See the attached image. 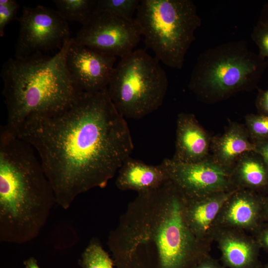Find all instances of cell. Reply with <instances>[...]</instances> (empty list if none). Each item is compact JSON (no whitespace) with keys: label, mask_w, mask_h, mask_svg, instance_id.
Instances as JSON below:
<instances>
[{"label":"cell","mask_w":268,"mask_h":268,"mask_svg":"<svg viewBox=\"0 0 268 268\" xmlns=\"http://www.w3.org/2000/svg\"><path fill=\"white\" fill-rule=\"evenodd\" d=\"M263 196L249 190L237 189L222 207L215 221L218 228H233L254 234L264 222Z\"/></svg>","instance_id":"obj_12"},{"label":"cell","mask_w":268,"mask_h":268,"mask_svg":"<svg viewBox=\"0 0 268 268\" xmlns=\"http://www.w3.org/2000/svg\"><path fill=\"white\" fill-rule=\"evenodd\" d=\"M19 8L15 0H0V36L3 37L6 26L12 21L18 19Z\"/></svg>","instance_id":"obj_23"},{"label":"cell","mask_w":268,"mask_h":268,"mask_svg":"<svg viewBox=\"0 0 268 268\" xmlns=\"http://www.w3.org/2000/svg\"><path fill=\"white\" fill-rule=\"evenodd\" d=\"M82 268H114L113 260L97 238H92L79 261Z\"/></svg>","instance_id":"obj_20"},{"label":"cell","mask_w":268,"mask_h":268,"mask_svg":"<svg viewBox=\"0 0 268 268\" xmlns=\"http://www.w3.org/2000/svg\"><path fill=\"white\" fill-rule=\"evenodd\" d=\"M186 201L169 180L138 193L108 236L116 268H192L209 255L187 223Z\"/></svg>","instance_id":"obj_2"},{"label":"cell","mask_w":268,"mask_h":268,"mask_svg":"<svg viewBox=\"0 0 268 268\" xmlns=\"http://www.w3.org/2000/svg\"><path fill=\"white\" fill-rule=\"evenodd\" d=\"M57 11L66 21L86 23L94 12L96 0H55Z\"/></svg>","instance_id":"obj_19"},{"label":"cell","mask_w":268,"mask_h":268,"mask_svg":"<svg viewBox=\"0 0 268 268\" xmlns=\"http://www.w3.org/2000/svg\"><path fill=\"white\" fill-rule=\"evenodd\" d=\"M245 126L252 142L268 139V116L249 114L245 117Z\"/></svg>","instance_id":"obj_22"},{"label":"cell","mask_w":268,"mask_h":268,"mask_svg":"<svg viewBox=\"0 0 268 268\" xmlns=\"http://www.w3.org/2000/svg\"><path fill=\"white\" fill-rule=\"evenodd\" d=\"M259 21L268 24V4L265 6L262 16Z\"/></svg>","instance_id":"obj_31"},{"label":"cell","mask_w":268,"mask_h":268,"mask_svg":"<svg viewBox=\"0 0 268 268\" xmlns=\"http://www.w3.org/2000/svg\"><path fill=\"white\" fill-rule=\"evenodd\" d=\"M254 234L260 248L268 252V222H264Z\"/></svg>","instance_id":"obj_25"},{"label":"cell","mask_w":268,"mask_h":268,"mask_svg":"<svg viewBox=\"0 0 268 268\" xmlns=\"http://www.w3.org/2000/svg\"><path fill=\"white\" fill-rule=\"evenodd\" d=\"M116 57L75 42L72 38L66 59L67 69L76 84L85 93L107 88Z\"/></svg>","instance_id":"obj_11"},{"label":"cell","mask_w":268,"mask_h":268,"mask_svg":"<svg viewBox=\"0 0 268 268\" xmlns=\"http://www.w3.org/2000/svg\"><path fill=\"white\" fill-rule=\"evenodd\" d=\"M267 66L265 59L251 51L246 41H229L200 54L188 86L199 100L218 102L256 88Z\"/></svg>","instance_id":"obj_5"},{"label":"cell","mask_w":268,"mask_h":268,"mask_svg":"<svg viewBox=\"0 0 268 268\" xmlns=\"http://www.w3.org/2000/svg\"><path fill=\"white\" fill-rule=\"evenodd\" d=\"M231 178L237 189L263 196L268 194V167L255 151L245 152L239 157L231 169Z\"/></svg>","instance_id":"obj_18"},{"label":"cell","mask_w":268,"mask_h":268,"mask_svg":"<svg viewBox=\"0 0 268 268\" xmlns=\"http://www.w3.org/2000/svg\"><path fill=\"white\" fill-rule=\"evenodd\" d=\"M56 200L33 148L1 127L0 241L21 244L38 236Z\"/></svg>","instance_id":"obj_3"},{"label":"cell","mask_w":268,"mask_h":268,"mask_svg":"<svg viewBox=\"0 0 268 268\" xmlns=\"http://www.w3.org/2000/svg\"><path fill=\"white\" fill-rule=\"evenodd\" d=\"M264 268H268V263L265 266Z\"/></svg>","instance_id":"obj_32"},{"label":"cell","mask_w":268,"mask_h":268,"mask_svg":"<svg viewBox=\"0 0 268 268\" xmlns=\"http://www.w3.org/2000/svg\"><path fill=\"white\" fill-rule=\"evenodd\" d=\"M192 268H223L210 255L201 260Z\"/></svg>","instance_id":"obj_28"},{"label":"cell","mask_w":268,"mask_h":268,"mask_svg":"<svg viewBox=\"0 0 268 268\" xmlns=\"http://www.w3.org/2000/svg\"><path fill=\"white\" fill-rule=\"evenodd\" d=\"M168 180L162 163L148 165L130 157L118 171L116 185L121 191L132 190L139 193L157 188Z\"/></svg>","instance_id":"obj_17"},{"label":"cell","mask_w":268,"mask_h":268,"mask_svg":"<svg viewBox=\"0 0 268 268\" xmlns=\"http://www.w3.org/2000/svg\"><path fill=\"white\" fill-rule=\"evenodd\" d=\"M25 268H40L37 261L34 257H30L23 262Z\"/></svg>","instance_id":"obj_29"},{"label":"cell","mask_w":268,"mask_h":268,"mask_svg":"<svg viewBox=\"0 0 268 268\" xmlns=\"http://www.w3.org/2000/svg\"><path fill=\"white\" fill-rule=\"evenodd\" d=\"M220 251L224 265L228 268H261V249L254 236L239 229L218 228L213 241Z\"/></svg>","instance_id":"obj_13"},{"label":"cell","mask_w":268,"mask_h":268,"mask_svg":"<svg viewBox=\"0 0 268 268\" xmlns=\"http://www.w3.org/2000/svg\"><path fill=\"white\" fill-rule=\"evenodd\" d=\"M141 35L135 18L94 11L73 38L79 44L122 58L134 51Z\"/></svg>","instance_id":"obj_9"},{"label":"cell","mask_w":268,"mask_h":268,"mask_svg":"<svg viewBox=\"0 0 268 268\" xmlns=\"http://www.w3.org/2000/svg\"><path fill=\"white\" fill-rule=\"evenodd\" d=\"M251 37L259 48V54L268 59V24L259 21L253 29Z\"/></svg>","instance_id":"obj_24"},{"label":"cell","mask_w":268,"mask_h":268,"mask_svg":"<svg viewBox=\"0 0 268 268\" xmlns=\"http://www.w3.org/2000/svg\"><path fill=\"white\" fill-rule=\"evenodd\" d=\"M147 48L171 68H182L185 56L201 24L191 0H142L135 18Z\"/></svg>","instance_id":"obj_6"},{"label":"cell","mask_w":268,"mask_h":268,"mask_svg":"<svg viewBox=\"0 0 268 268\" xmlns=\"http://www.w3.org/2000/svg\"><path fill=\"white\" fill-rule=\"evenodd\" d=\"M253 142L255 145V151L262 157L268 167V139Z\"/></svg>","instance_id":"obj_27"},{"label":"cell","mask_w":268,"mask_h":268,"mask_svg":"<svg viewBox=\"0 0 268 268\" xmlns=\"http://www.w3.org/2000/svg\"><path fill=\"white\" fill-rule=\"evenodd\" d=\"M7 130L34 150L56 203L65 209L80 194L105 187L134 149L128 124L107 88L84 93L61 112L31 116Z\"/></svg>","instance_id":"obj_1"},{"label":"cell","mask_w":268,"mask_h":268,"mask_svg":"<svg viewBox=\"0 0 268 268\" xmlns=\"http://www.w3.org/2000/svg\"><path fill=\"white\" fill-rule=\"evenodd\" d=\"M211 137L191 113H181L177 117L175 152L172 157L184 163L201 161L210 155Z\"/></svg>","instance_id":"obj_14"},{"label":"cell","mask_w":268,"mask_h":268,"mask_svg":"<svg viewBox=\"0 0 268 268\" xmlns=\"http://www.w3.org/2000/svg\"><path fill=\"white\" fill-rule=\"evenodd\" d=\"M71 40L52 57L38 53L9 59L4 63L0 75L7 109L6 128L14 129L31 116L65 110L85 93L67 68V55Z\"/></svg>","instance_id":"obj_4"},{"label":"cell","mask_w":268,"mask_h":268,"mask_svg":"<svg viewBox=\"0 0 268 268\" xmlns=\"http://www.w3.org/2000/svg\"><path fill=\"white\" fill-rule=\"evenodd\" d=\"M249 151H255V145L245 125L231 122L222 134L211 137L210 156L229 170L240 156Z\"/></svg>","instance_id":"obj_16"},{"label":"cell","mask_w":268,"mask_h":268,"mask_svg":"<svg viewBox=\"0 0 268 268\" xmlns=\"http://www.w3.org/2000/svg\"><path fill=\"white\" fill-rule=\"evenodd\" d=\"M263 220L264 222H268V194L264 197Z\"/></svg>","instance_id":"obj_30"},{"label":"cell","mask_w":268,"mask_h":268,"mask_svg":"<svg viewBox=\"0 0 268 268\" xmlns=\"http://www.w3.org/2000/svg\"><path fill=\"white\" fill-rule=\"evenodd\" d=\"M256 106L258 114L268 116V89L263 90L259 89Z\"/></svg>","instance_id":"obj_26"},{"label":"cell","mask_w":268,"mask_h":268,"mask_svg":"<svg viewBox=\"0 0 268 268\" xmlns=\"http://www.w3.org/2000/svg\"><path fill=\"white\" fill-rule=\"evenodd\" d=\"M168 179L187 199H197L216 193L237 190L231 178V171L209 156L196 163H184L172 158L165 159Z\"/></svg>","instance_id":"obj_10"},{"label":"cell","mask_w":268,"mask_h":268,"mask_svg":"<svg viewBox=\"0 0 268 268\" xmlns=\"http://www.w3.org/2000/svg\"><path fill=\"white\" fill-rule=\"evenodd\" d=\"M17 20L20 26L15 45L16 58L53 49L60 50L71 38L67 21L51 8L40 5L24 6Z\"/></svg>","instance_id":"obj_8"},{"label":"cell","mask_w":268,"mask_h":268,"mask_svg":"<svg viewBox=\"0 0 268 268\" xmlns=\"http://www.w3.org/2000/svg\"><path fill=\"white\" fill-rule=\"evenodd\" d=\"M159 61L144 50H134L114 68L107 91L125 118L141 119L162 104L168 85Z\"/></svg>","instance_id":"obj_7"},{"label":"cell","mask_w":268,"mask_h":268,"mask_svg":"<svg viewBox=\"0 0 268 268\" xmlns=\"http://www.w3.org/2000/svg\"><path fill=\"white\" fill-rule=\"evenodd\" d=\"M237 190L197 199L186 198L185 218L189 228L198 239L211 245L216 219L224 203Z\"/></svg>","instance_id":"obj_15"},{"label":"cell","mask_w":268,"mask_h":268,"mask_svg":"<svg viewBox=\"0 0 268 268\" xmlns=\"http://www.w3.org/2000/svg\"><path fill=\"white\" fill-rule=\"evenodd\" d=\"M140 2L138 0H96L94 11L106 12L132 19Z\"/></svg>","instance_id":"obj_21"}]
</instances>
